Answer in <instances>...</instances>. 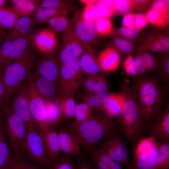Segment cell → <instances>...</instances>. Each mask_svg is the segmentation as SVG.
Masks as SVG:
<instances>
[{
  "label": "cell",
  "mask_w": 169,
  "mask_h": 169,
  "mask_svg": "<svg viewBox=\"0 0 169 169\" xmlns=\"http://www.w3.org/2000/svg\"><path fill=\"white\" fill-rule=\"evenodd\" d=\"M132 88L145 125H149L162 110L164 101L163 90L157 80L150 75L138 76Z\"/></svg>",
  "instance_id": "cell-1"
},
{
  "label": "cell",
  "mask_w": 169,
  "mask_h": 169,
  "mask_svg": "<svg viewBox=\"0 0 169 169\" xmlns=\"http://www.w3.org/2000/svg\"><path fill=\"white\" fill-rule=\"evenodd\" d=\"M117 130L113 118L105 115H92L82 122H73L72 133L84 151L90 150L111 133Z\"/></svg>",
  "instance_id": "cell-2"
},
{
  "label": "cell",
  "mask_w": 169,
  "mask_h": 169,
  "mask_svg": "<svg viewBox=\"0 0 169 169\" xmlns=\"http://www.w3.org/2000/svg\"><path fill=\"white\" fill-rule=\"evenodd\" d=\"M120 94L123 103L119 123L120 130L130 141L140 139L145 127L143 117L132 86L122 84Z\"/></svg>",
  "instance_id": "cell-3"
},
{
  "label": "cell",
  "mask_w": 169,
  "mask_h": 169,
  "mask_svg": "<svg viewBox=\"0 0 169 169\" xmlns=\"http://www.w3.org/2000/svg\"><path fill=\"white\" fill-rule=\"evenodd\" d=\"M33 62V56L29 48L20 58L9 64L1 73L6 90L2 108L7 107L13 94L26 80Z\"/></svg>",
  "instance_id": "cell-4"
},
{
  "label": "cell",
  "mask_w": 169,
  "mask_h": 169,
  "mask_svg": "<svg viewBox=\"0 0 169 169\" xmlns=\"http://www.w3.org/2000/svg\"><path fill=\"white\" fill-rule=\"evenodd\" d=\"M4 130L9 146L13 155L19 157L26 133L23 120L8 106L0 111Z\"/></svg>",
  "instance_id": "cell-5"
},
{
  "label": "cell",
  "mask_w": 169,
  "mask_h": 169,
  "mask_svg": "<svg viewBox=\"0 0 169 169\" xmlns=\"http://www.w3.org/2000/svg\"><path fill=\"white\" fill-rule=\"evenodd\" d=\"M83 74L79 58L62 64L58 88L60 100L74 98Z\"/></svg>",
  "instance_id": "cell-6"
},
{
  "label": "cell",
  "mask_w": 169,
  "mask_h": 169,
  "mask_svg": "<svg viewBox=\"0 0 169 169\" xmlns=\"http://www.w3.org/2000/svg\"><path fill=\"white\" fill-rule=\"evenodd\" d=\"M139 139L133 151V169H159L157 141L150 136Z\"/></svg>",
  "instance_id": "cell-7"
},
{
  "label": "cell",
  "mask_w": 169,
  "mask_h": 169,
  "mask_svg": "<svg viewBox=\"0 0 169 169\" xmlns=\"http://www.w3.org/2000/svg\"><path fill=\"white\" fill-rule=\"evenodd\" d=\"M99 149L124 166L125 169H133L126 145L117 130L112 132L106 137L100 143Z\"/></svg>",
  "instance_id": "cell-8"
},
{
  "label": "cell",
  "mask_w": 169,
  "mask_h": 169,
  "mask_svg": "<svg viewBox=\"0 0 169 169\" xmlns=\"http://www.w3.org/2000/svg\"><path fill=\"white\" fill-rule=\"evenodd\" d=\"M7 106L24 122L26 129L38 128L31 116L29 107L28 85L26 80L13 94Z\"/></svg>",
  "instance_id": "cell-9"
},
{
  "label": "cell",
  "mask_w": 169,
  "mask_h": 169,
  "mask_svg": "<svg viewBox=\"0 0 169 169\" xmlns=\"http://www.w3.org/2000/svg\"><path fill=\"white\" fill-rule=\"evenodd\" d=\"M139 37L136 51L164 52L169 51V31L162 29L148 30Z\"/></svg>",
  "instance_id": "cell-10"
},
{
  "label": "cell",
  "mask_w": 169,
  "mask_h": 169,
  "mask_svg": "<svg viewBox=\"0 0 169 169\" xmlns=\"http://www.w3.org/2000/svg\"><path fill=\"white\" fill-rule=\"evenodd\" d=\"M22 149L29 158L41 166L50 167L52 162L46 152L39 129L31 128L27 129Z\"/></svg>",
  "instance_id": "cell-11"
},
{
  "label": "cell",
  "mask_w": 169,
  "mask_h": 169,
  "mask_svg": "<svg viewBox=\"0 0 169 169\" xmlns=\"http://www.w3.org/2000/svg\"><path fill=\"white\" fill-rule=\"evenodd\" d=\"M27 80L30 112L32 118L39 129L49 125L46 120L45 100L35 87L32 78L31 71L28 74Z\"/></svg>",
  "instance_id": "cell-12"
},
{
  "label": "cell",
  "mask_w": 169,
  "mask_h": 169,
  "mask_svg": "<svg viewBox=\"0 0 169 169\" xmlns=\"http://www.w3.org/2000/svg\"><path fill=\"white\" fill-rule=\"evenodd\" d=\"M62 47L57 57L60 63L75 59L82 55L84 45L76 36L73 29L63 33Z\"/></svg>",
  "instance_id": "cell-13"
},
{
  "label": "cell",
  "mask_w": 169,
  "mask_h": 169,
  "mask_svg": "<svg viewBox=\"0 0 169 169\" xmlns=\"http://www.w3.org/2000/svg\"><path fill=\"white\" fill-rule=\"evenodd\" d=\"M61 64L57 56L49 54L41 58L36 65V71L42 76L56 85L59 81Z\"/></svg>",
  "instance_id": "cell-14"
},
{
  "label": "cell",
  "mask_w": 169,
  "mask_h": 169,
  "mask_svg": "<svg viewBox=\"0 0 169 169\" xmlns=\"http://www.w3.org/2000/svg\"><path fill=\"white\" fill-rule=\"evenodd\" d=\"M150 126V136L157 141H169V105L162 110Z\"/></svg>",
  "instance_id": "cell-15"
},
{
  "label": "cell",
  "mask_w": 169,
  "mask_h": 169,
  "mask_svg": "<svg viewBox=\"0 0 169 169\" xmlns=\"http://www.w3.org/2000/svg\"><path fill=\"white\" fill-rule=\"evenodd\" d=\"M31 44L39 52L51 54L57 44L55 33L51 29H44L35 32L31 35Z\"/></svg>",
  "instance_id": "cell-16"
},
{
  "label": "cell",
  "mask_w": 169,
  "mask_h": 169,
  "mask_svg": "<svg viewBox=\"0 0 169 169\" xmlns=\"http://www.w3.org/2000/svg\"><path fill=\"white\" fill-rule=\"evenodd\" d=\"M47 155L52 162L59 157L60 151L58 133L49 125L39 129Z\"/></svg>",
  "instance_id": "cell-17"
},
{
  "label": "cell",
  "mask_w": 169,
  "mask_h": 169,
  "mask_svg": "<svg viewBox=\"0 0 169 169\" xmlns=\"http://www.w3.org/2000/svg\"><path fill=\"white\" fill-rule=\"evenodd\" d=\"M74 19L73 24L76 36L84 44H91L97 34L94 23L84 20L82 15H76Z\"/></svg>",
  "instance_id": "cell-18"
},
{
  "label": "cell",
  "mask_w": 169,
  "mask_h": 169,
  "mask_svg": "<svg viewBox=\"0 0 169 169\" xmlns=\"http://www.w3.org/2000/svg\"><path fill=\"white\" fill-rule=\"evenodd\" d=\"M84 45V50L80 58L81 67L84 74L87 75L101 74L102 70L91 44Z\"/></svg>",
  "instance_id": "cell-19"
},
{
  "label": "cell",
  "mask_w": 169,
  "mask_h": 169,
  "mask_svg": "<svg viewBox=\"0 0 169 169\" xmlns=\"http://www.w3.org/2000/svg\"><path fill=\"white\" fill-rule=\"evenodd\" d=\"M31 76L35 88L45 100L55 99L58 94L57 85L40 75L36 70L31 72Z\"/></svg>",
  "instance_id": "cell-20"
},
{
  "label": "cell",
  "mask_w": 169,
  "mask_h": 169,
  "mask_svg": "<svg viewBox=\"0 0 169 169\" xmlns=\"http://www.w3.org/2000/svg\"><path fill=\"white\" fill-rule=\"evenodd\" d=\"M60 151L69 155H80L81 150L76 137L67 129L62 128L58 132Z\"/></svg>",
  "instance_id": "cell-21"
},
{
  "label": "cell",
  "mask_w": 169,
  "mask_h": 169,
  "mask_svg": "<svg viewBox=\"0 0 169 169\" xmlns=\"http://www.w3.org/2000/svg\"><path fill=\"white\" fill-rule=\"evenodd\" d=\"M34 24L31 18L28 16L20 17L13 28L7 33L5 39L13 40L30 35V32Z\"/></svg>",
  "instance_id": "cell-22"
},
{
  "label": "cell",
  "mask_w": 169,
  "mask_h": 169,
  "mask_svg": "<svg viewBox=\"0 0 169 169\" xmlns=\"http://www.w3.org/2000/svg\"><path fill=\"white\" fill-rule=\"evenodd\" d=\"M79 87L85 92H92L108 91L109 85L106 78L102 74H99L82 77Z\"/></svg>",
  "instance_id": "cell-23"
},
{
  "label": "cell",
  "mask_w": 169,
  "mask_h": 169,
  "mask_svg": "<svg viewBox=\"0 0 169 169\" xmlns=\"http://www.w3.org/2000/svg\"><path fill=\"white\" fill-rule=\"evenodd\" d=\"M90 151L93 164L96 169H124L122 165L95 146Z\"/></svg>",
  "instance_id": "cell-24"
},
{
  "label": "cell",
  "mask_w": 169,
  "mask_h": 169,
  "mask_svg": "<svg viewBox=\"0 0 169 169\" xmlns=\"http://www.w3.org/2000/svg\"><path fill=\"white\" fill-rule=\"evenodd\" d=\"M98 58L101 69L105 71L116 69L120 61V54L111 47L108 48L102 51Z\"/></svg>",
  "instance_id": "cell-25"
},
{
  "label": "cell",
  "mask_w": 169,
  "mask_h": 169,
  "mask_svg": "<svg viewBox=\"0 0 169 169\" xmlns=\"http://www.w3.org/2000/svg\"><path fill=\"white\" fill-rule=\"evenodd\" d=\"M122 103L123 100L120 94H110L103 106L106 115L112 118L120 117Z\"/></svg>",
  "instance_id": "cell-26"
},
{
  "label": "cell",
  "mask_w": 169,
  "mask_h": 169,
  "mask_svg": "<svg viewBox=\"0 0 169 169\" xmlns=\"http://www.w3.org/2000/svg\"><path fill=\"white\" fill-rule=\"evenodd\" d=\"M70 11L39 6L31 18L34 24L44 23L47 20L60 16H67Z\"/></svg>",
  "instance_id": "cell-27"
},
{
  "label": "cell",
  "mask_w": 169,
  "mask_h": 169,
  "mask_svg": "<svg viewBox=\"0 0 169 169\" xmlns=\"http://www.w3.org/2000/svg\"><path fill=\"white\" fill-rule=\"evenodd\" d=\"M45 100L46 122L48 125L52 126L58 122L61 115L60 99L55 98Z\"/></svg>",
  "instance_id": "cell-28"
},
{
  "label": "cell",
  "mask_w": 169,
  "mask_h": 169,
  "mask_svg": "<svg viewBox=\"0 0 169 169\" xmlns=\"http://www.w3.org/2000/svg\"><path fill=\"white\" fill-rule=\"evenodd\" d=\"M110 94L108 91L96 92H85L82 95V100L93 108H103Z\"/></svg>",
  "instance_id": "cell-29"
},
{
  "label": "cell",
  "mask_w": 169,
  "mask_h": 169,
  "mask_svg": "<svg viewBox=\"0 0 169 169\" xmlns=\"http://www.w3.org/2000/svg\"><path fill=\"white\" fill-rule=\"evenodd\" d=\"M110 44L112 47L120 54L128 55L136 51L133 41L120 36H110Z\"/></svg>",
  "instance_id": "cell-30"
},
{
  "label": "cell",
  "mask_w": 169,
  "mask_h": 169,
  "mask_svg": "<svg viewBox=\"0 0 169 169\" xmlns=\"http://www.w3.org/2000/svg\"><path fill=\"white\" fill-rule=\"evenodd\" d=\"M50 28L55 33H63L73 29L72 22L67 16H60L54 17L45 21Z\"/></svg>",
  "instance_id": "cell-31"
},
{
  "label": "cell",
  "mask_w": 169,
  "mask_h": 169,
  "mask_svg": "<svg viewBox=\"0 0 169 169\" xmlns=\"http://www.w3.org/2000/svg\"><path fill=\"white\" fill-rule=\"evenodd\" d=\"M157 71L159 77L167 88L169 83V51L160 53L156 59Z\"/></svg>",
  "instance_id": "cell-32"
},
{
  "label": "cell",
  "mask_w": 169,
  "mask_h": 169,
  "mask_svg": "<svg viewBox=\"0 0 169 169\" xmlns=\"http://www.w3.org/2000/svg\"><path fill=\"white\" fill-rule=\"evenodd\" d=\"M20 17L12 8H0V29L5 31L10 30Z\"/></svg>",
  "instance_id": "cell-33"
},
{
  "label": "cell",
  "mask_w": 169,
  "mask_h": 169,
  "mask_svg": "<svg viewBox=\"0 0 169 169\" xmlns=\"http://www.w3.org/2000/svg\"><path fill=\"white\" fill-rule=\"evenodd\" d=\"M10 149L3 123L0 125V169H4L12 159L13 154L11 152Z\"/></svg>",
  "instance_id": "cell-34"
},
{
  "label": "cell",
  "mask_w": 169,
  "mask_h": 169,
  "mask_svg": "<svg viewBox=\"0 0 169 169\" xmlns=\"http://www.w3.org/2000/svg\"><path fill=\"white\" fill-rule=\"evenodd\" d=\"M39 6L70 12L75 7L71 1L65 0H44L41 1Z\"/></svg>",
  "instance_id": "cell-35"
},
{
  "label": "cell",
  "mask_w": 169,
  "mask_h": 169,
  "mask_svg": "<svg viewBox=\"0 0 169 169\" xmlns=\"http://www.w3.org/2000/svg\"><path fill=\"white\" fill-rule=\"evenodd\" d=\"M159 153V169H169V144L165 141H157Z\"/></svg>",
  "instance_id": "cell-36"
},
{
  "label": "cell",
  "mask_w": 169,
  "mask_h": 169,
  "mask_svg": "<svg viewBox=\"0 0 169 169\" xmlns=\"http://www.w3.org/2000/svg\"><path fill=\"white\" fill-rule=\"evenodd\" d=\"M60 107L61 115L67 118L74 117L77 104L73 98L66 97L60 100Z\"/></svg>",
  "instance_id": "cell-37"
},
{
  "label": "cell",
  "mask_w": 169,
  "mask_h": 169,
  "mask_svg": "<svg viewBox=\"0 0 169 169\" xmlns=\"http://www.w3.org/2000/svg\"><path fill=\"white\" fill-rule=\"evenodd\" d=\"M93 108L85 102L76 105L75 110L73 122L79 123L90 118L92 115Z\"/></svg>",
  "instance_id": "cell-38"
},
{
  "label": "cell",
  "mask_w": 169,
  "mask_h": 169,
  "mask_svg": "<svg viewBox=\"0 0 169 169\" xmlns=\"http://www.w3.org/2000/svg\"><path fill=\"white\" fill-rule=\"evenodd\" d=\"M140 31L135 26L121 27L116 29H113L110 36H117L133 40L136 38Z\"/></svg>",
  "instance_id": "cell-39"
},
{
  "label": "cell",
  "mask_w": 169,
  "mask_h": 169,
  "mask_svg": "<svg viewBox=\"0 0 169 169\" xmlns=\"http://www.w3.org/2000/svg\"><path fill=\"white\" fill-rule=\"evenodd\" d=\"M144 14L148 23L156 27L164 28L168 25L161 15L151 8L147 9Z\"/></svg>",
  "instance_id": "cell-40"
},
{
  "label": "cell",
  "mask_w": 169,
  "mask_h": 169,
  "mask_svg": "<svg viewBox=\"0 0 169 169\" xmlns=\"http://www.w3.org/2000/svg\"><path fill=\"white\" fill-rule=\"evenodd\" d=\"M151 8L157 11L167 24L169 23V0H156L151 3Z\"/></svg>",
  "instance_id": "cell-41"
},
{
  "label": "cell",
  "mask_w": 169,
  "mask_h": 169,
  "mask_svg": "<svg viewBox=\"0 0 169 169\" xmlns=\"http://www.w3.org/2000/svg\"><path fill=\"white\" fill-rule=\"evenodd\" d=\"M95 4L98 18H109L115 12L114 7L106 3L103 0L96 1Z\"/></svg>",
  "instance_id": "cell-42"
},
{
  "label": "cell",
  "mask_w": 169,
  "mask_h": 169,
  "mask_svg": "<svg viewBox=\"0 0 169 169\" xmlns=\"http://www.w3.org/2000/svg\"><path fill=\"white\" fill-rule=\"evenodd\" d=\"M97 33L110 36L112 30V23L108 18H98L94 23Z\"/></svg>",
  "instance_id": "cell-43"
},
{
  "label": "cell",
  "mask_w": 169,
  "mask_h": 169,
  "mask_svg": "<svg viewBox=\"0 0 169 169\" xmlns=\"http://www.w3.org/2000/svg\"><path fill=\"white\" fill-rule=\"evenodd\" d=\"M142 57L147 72L157 70L156 59L153 54L149 51L139 52Z\"/></svg>",
  "instance_id": "cell-44"
},
{
  "label": "cell",
  "mask_w": 169,
  "mask_h": 169,
  "mask_svg": "<svg viewBox=\"0 0 169 169\" xmlns=\"http://www.w3.org/2000/svg\"><path fill=\"white\" fill-rule=\"evenodd\" d=\"M114 6L115 13L117 14L124 15L133 13L131 0H114Z\"/></svg>",
  "instance_id": "cell-45"
},
{
  "label": "cell",
  "mask_w": 169,
  "mask_h": 169,
  "mask_svg": "<svg viewBox=\"0 0 169 169\" xmlns=\"http://www.w3.org/2000/svg\"><path fill=\"white\" fill-rule=\"evenodd\" d=\"M82 15L84 20L95 23L98 18L95 4L86 5Z\"/></svg>",
  "instance_id": "cell-46"
},
{
  "label": "cell",
  "mask_w": 169,
  "mask_h": 169,
  "mask_svg": "<svg viewBox=\"0 0 169 169\" xmlns=\"http://www.w3.org/2000/svg\"><path fill=\"white\" fill-rule=\"evenodd\" d=\"M51 169H76L72 161L67 157H64L51 165Z\"/></svg>",
  "instance_id": "cell-47"
},
{
  "label": "cell",
  "mask_w": 169,
  "mask_h": 169,
  "mask_svg": "<svg viewBox=\"0 0 169 169\" xmlns=\"http://www.w3.org/2000/svg\"><path fill=\"white\" fill-rule=\"evenodd\" d=\"M13 155L11 161L4 169H27L28 163L20 160Z\"/></svg>",
  "instance_id": "cell-48"
},
{
  "label": "cell",
  "mask_w": 169,
  "mask_h": 169,
  "mask_svg": "<svg viewBox=\"0 0 169 169\" xmlns=\"http://www.w3.org/2000/svg\"><path fill=\"white\" fill-rule=\"evenodd\" d=\"M40 0H27L25 4L23 16L33 15L39 7Z\"/></svg>",
  "instance_id": "cell-49"
},
{
  "label": "cell",
  "mask_w": 169,
  "mask_h": 169,
  "mask_svg": "<svg viewBox=\"0 0 169 169\" xmlns=\"http://www.w3.org/2000/svg\"><path fill=\"white\" fill-rule=\"evenodd\" d=\"M132 2L133 13L138 12L142 13L151 4L153 0H131Z\"/></svg>",
  "instance_id": "cell-50"
},
{
  "label": "cell",
  "mask_w": 169,
  "mask_h": 169,
  "mask_svg": "<svg viewBox=\"0 0 169 169\" xmlns=\"http://www.w3.org/2000/svg\"><path fill=\"white\" fill-rule=\"evenodd\" d=\"M124 66L125 70L127 74L133 75L137 74L134 58L131 55H128L124 62Z\"/></svg>",
  "instance_id": "cell-51"
},
{
  "label": "cell",
  "mask_w": 169,
  "mask_h": 169,
  "mask_svg": "<svg viewBox=\"0 0 169 169\" xmlns=\"http://www.w3.org/2000/svg\"><path fill=\"white\" fill-rule=\"evenodd\" d=\"M137 52L136 58L134 59V61L137 74L139 75L138 76H140L144 75L147 72L141 55L139 52Z\"/></svg>",
  "instance_id": "cell-52"
},
{
  "label": "cell",
  "mask_w": 169,
  "mask_h": 169,
  "mask_svg": "<svg viewBox=\"0 0 169 169\" xmlns=\"http://www.w3.org/2000/svg\"><path fill=\"white\" fill-rule=\"evenodd\" d=\"M148 22L146 18L142 13H136L135 26L141 31L147 25Z\"/></svg>",
  "instance_id": "cell-53"
},
{
  "label": "cell",
  "mask_w": 169,
  "mask_h": 169,
  "mask_svg": "<svg viewBox=\"0 0 169 169\" xmlns=\"http://www.w3.org/2000/svg\"><path fill=\"white\" fill-rule=\"evenodd\" d=\"M136 13H130L124 15L122 21V27L135 26Z\"/></svg>",
  "instance_id": "cell-54"
},
{
  "label": "cell",
  "mask_w": 169,
  "mask_h": 169,
  "mask_svg": "<svg viewBox=\"0 0 169 169\" xmlns=\"http://www.w3.org/2000/svg\"><path fill=\"white\" fill-rule=\"evenodd\" d=\"M76 169H96L93 164L83 160H79L77 163Z\"/></svg>",
  "instance_id": "cell-55"
},
{
  "label": "cell",
  "mask_w": 169,
  "mask_h": 169,
  "mask_svg": "<svg viewBox=\"0 0 169 169\" xmlns=\"http://www.w3.org/2000/svg\"><path fill=\"white\" fill-rule=\"evenodd\" d=\"M6 90L5 87L0 73V101L1 107H2L5 97Z\"/></svg>",
  "instance_id": "cell-56"
},
{
  "label": "cell",
  "mask_w": 169,
  "mask_h": 169,
  "mask_svg": "<svg viewBox=\"0 0 169 169\" xmlns=\"http://www.w3.org/2000/svg\"><path fill=\"white\" fill-rule=\"evenodd\" d=\"M82 3L86 5L92 4L95 3L96 0H81Z\"/></svg>",
  "instance_id": "cell-57"
},
{
  "label": "cell",
  "mask_w": 169,
  "mask_h": 169,
  "mask_svg": "<svg viewBox=\"0 0 169 169\" xmlns=\"http://www.w3.org/2000/svg\"><path fill=\"white\" fill-rule=\"evenodd\" d=\"M7 32L6 31L0 29V37L6 36Z\"/></svg>",
  "instance_id": "cell-58"
},
{
  "label": "cell",
  "mask_w": 169,
  "mask_h": 169,
  "mask_svg": "<svg viewBox=\"0 0 169 169\" xmlns=\"http://www.w3.org/2000/svg\"><path fill=\"white\" fill-rule=\"evenodd\" d=\"M6 2V0H0V8L3 7Z\"/></svg>",
  "instance_id": "cell-59"
},
{
  "label": "cell",
  "mask_w": 169,
  "mask_h": 169,
  "mask_svg": "<svg viewBox=\"0 0 169 169\" xmlns=\"http://www.w3.org/2000/svg\"><path fill=\"white\" fill-rule=\"evenodd\" d=\"M27 169H38V168L36 167L33 166H32L31 165L28 164Z\"/></svg>",
  "instance_id": "cell-60"
},
{
  "label": "cell",
  "mask_w": 169,
  "mask_h": 169,
  "mask_svg": "<svg viewBox=\"0 0 169 169\" xmlns=\"http://www.w3.org/2000/svg\"><path fill=\"white\" fill-rule=\"evenodd\" d=\"M6 37H0V44H1V42L4 39H5Z\"/></svg>",
  "instance_id": "cell-61"
},
{
  "label": "cell",
  "mask_w": 169,
  "mask_h": 169,
  "mask_svg": "<svg viewBox=\"0 0 169 169\" xmlns=\"http://www.w3.org/2000/svg\"><path fill=\"white\" fill-rule=\"evenodd\" d=\"M1 108V102H0V109ZM2 120V119H1V115H0V120Z\"/></svg>",
  "instance_id": "cell-62"
},
{
  "label": "cell",
  "mask_w": 169,
  "mask_h": 169,
  "mask_svg": "<svg viewBox=\"0 0 169 169\" xmlns=\"http://www.w3.org/2000/svg\"><path fill=\"white\" fill-rule=\"evenodd\" d=\"M2 123H3V121H2V120H0V125Z\"/></svg>",
  "instance_id": "cell-63"
}]
</instances>
